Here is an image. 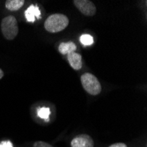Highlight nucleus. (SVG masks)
<instances>
[{"instance_id":"nucleus-1","label":"nucleus","mask_w":147,"mask_h":147,"mask_svg":"<svg viewBox=\"0 0 147 147\" xmlns=\"http://www.w3.org/2000/svg\"><path fill=\"white\" fill-rule=\"evenodd\" d=\"M69 25L68 17L62 13H55L47 18L44 28L49 33H58L64 30Z\"/></svg>"},{"instance_id":"nucleus-2","label":"nucleus","mask_w":147,"mask_h":147,"mask_svg":"<svg viewBox=\"0 0 147 147\" xmlns=\"http://www.w3.org/2000/svg\"><path fill=\"white\" fill-rule=\"evenodd\" d=\"M1 31L4 37L8 41L14 39L19 33V26L16 18L12 15L5 17L1 22Z\"/></svg>"},{"instance_id":"nucleus-3","label":"nucleus","mask_w":147,"mask_h":147,"mask_svg":"<svg viewBox=\"0 0 147 147\" xmlns=\"http://www.w3.org/2000/svg\"><path fill=\"white\" fill-rule=\"evenodd\" d=\"M81 84L86 92L92 95L100 94L101 92V85L98 78L92 73H84L81 78Z\"/></svg>"},{"instance_id":"nucleus-4","label":"nucleus","mask_w":147,"mask_h":147,"mask_svg":"<svg viewBox=\"0 0 147 147\" xmlns=\"http://www.w3.org/2000/svg\"><path fill=\"white\" fill-rule=\"evenodd\" d=\"M73 4L78 10L86 16L92 17L96 14L97 9L95 5L89 0H74Z\"/></svg>"},{"instance_id":"nucleus-5","label":"nucleus","mask_w":147,"mask_h":147,"mask_svg":"<svg viewBox=\"0 0 147 147\" xmlns=\"http://www.w3.org/2000/svg\"><path fill=\"white\" fill-rule=\"evenodd\" d=\"M71 147H93L94 143H93L92 138L87 134H81L75 137L71 142Z\"/></svg>"},{"instance_id":"nucleus-6","label":"nucleus","mask_w":147,"mask_h":147,"mask_svg":"<svg viewBox=\"0 0 147 147\" xmlns=\"http://www.w3.org/2000/svg\"><path fill=\"white\" fill-rule=\"evenodd\" d=\"M67 60L75 71H79L82 68V56L77 52H71L67 54Z\"/></svg>"},{"instance_id":"nucleus-7","label":"nucleus","mask_w":147,"mask_h":147,"mask_svg":"<svg viewBox=\"0 0 147 147\" xmlns=\"http://www.w3.org/2000/svg\"><path fill=\"white\" fill-rule=\"evenodd\" d=\"M76 49H77V45L73 42H62L58 47V50L62 55H67L71 52H75Z\"/></svg>"},{"instance_id":"nucleus-8","label":"nucleus","mask_w":147,"mask_h":147,"mask_svg":"<svg viewBox=\"0 0 147 147\" xmlns=\"http://www.w3.org/2000/svg\"><path fill=\"white\" fill-rule=\"evenodd\" d=\"M25 15H26V18L28 21H34L35 20V17L39 18L40 17V11L38 10V7L37 6H34V5H30V7H28V9L25 12Z\"/></svg>"},{"instance_id":"nucleus-9","label":"nucleus","mask_w":147,"mask_h":147,"mask_svg":"<svg viewBox=\"0 0 147 147\" xmlns=\"http://www.w3.org/2000/svg\"><path fill=\"white\" fill-rule=\"evenodd\" d=\"M24 3H25L24 0H7L5 2V7L9 11H15L20 9L23 6Z\"/></svg>"},{"instance_id":"nucleus-10","label":"nucleus","mask_w":147,"mask_h":147,"mask_svg":"<svg viewBox=\"0 0 147 147\" xmlns=\"http://www.w3.org/2000/svg\"><path fill=\"white\" fill-rule=\"evenodd\" d=\"M80 42L85 46H89L93 43V39L90 34H83L80 37Z\"/></svg>"},{"instance_id":"nucleus-11","label":"nucleus","mask_w":147,"mask_h":147,"mask_svg":"<svg viewBox=\"0 0 147 147\" xmlns=\"http://www.w3.org/2000/svg\"><path fill=\"white\" fill-rule=\"evenodd\" d=\"M50 114V110L48 108H41L38 110V115L42 118H44L46 120H48V117Z\"/></svg>"},{"instance_id":"nucleus-12","label":"nucleus","mask_w":147,"mask_h":147,"mask_svg":"<svg viewBox=\"0 0 147 147\" xmlns=\"http://www.w3.org/2000/svg\"><path fill=\"white\" fill-rule=\"evenodd\" d=\"M34 147H54V146L43 141H37L34 144Z\"/></svg>"},{"instance_id":"nucleus-13","label":"nucleus","mask_w":147,"mask_h":147,"mask_svg":"<svg viewBox=\"0 0 147 147\" xmlns=\"http://www.w3.org/2000/svg\"><path fill=\"white\" fill-rule=\"evenodd\" d=\"M109 147H127V145L124 143H115V144H111Z\"/></svg>"},{"instance_id":"nucleus-14","label":"nucleus","mask_w":147,"mask_h":147,"mask_svg":"<svg viewBox=\"0 0 147 147\" xmlns=\"http://www.w3.org/2000/svg\"><path fill=\"white\" fill-rule=\"evenodd\" d=\"M0 147H12V144H11V143L10 141H5V142L1 143Z\"/></svg>"},{"instance_id":"nucleus-15","label":"nucleus","mask_w":147,"mask_h":147,"mask_svg":"<svg viewBox=\"0 0 147 147\" xmlns=\"http://www.w3.org/2000/svg\"><path fill=\"white\" fill-rule=\"evenodd\" d=\"M3 77H4V71H3V70L0 69V79H1Z\"/></svg>"}]
</instances>
